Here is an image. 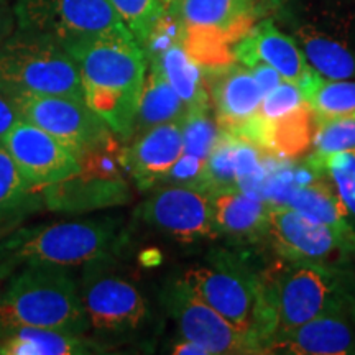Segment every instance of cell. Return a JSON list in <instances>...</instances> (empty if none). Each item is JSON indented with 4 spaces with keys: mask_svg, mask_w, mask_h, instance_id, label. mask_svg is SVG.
<instances>
[{
    "mask_svg": "<svg viewBox=\"0 0 355 355\" xmlns=\"http://www.w3.org/2000/svg\"><path fill=\"white\" fill-rule=\"evenodd\" d=\"M79 66L84 101L122 141L135 130L148 60L130 32L87 38L66 48Z\"/></svg>",
    "mask_w": 355,
    "mask_h": 355,
    "instance_id": "obj_1",
    "label": "cell"
},
{
    "mask_svg": "<svg viewBox=\"0 0 355 355\" xmlns=\"http://www.w3.org/2000/svg\"><path fill=\"white\" fill-rule=\"evenodd\" d=\"M123 243L117 216L44 222L17 227L0 241V261L17 266L76 268L114 257Z\"/></svg>",
    "mask_w": 355,
    "mask_h": 355,
    "instance_id": "obj_2",
    "label": "cell"
},
{
    "mask_svg": "<svg viewBox=\"0 0 355 355\" xmlns=\"http://www.w3.org/2000/svg\"><path fill=\"white\" fill-rule=\"evenodd\" d=\"M38 327L86 336L89 321L69 268L25 265L0 290V332Z\"/></svg>",
    "mask_w": 355,
    "mask_h": 355,
    "instance_id": "obj_3",
    "label": "cell"
},
{
    "mask_svg": "<svg viewBox=\"0 0 355 355\" xmlns=\"http://www.w3.org/2000/svg\"><path fill=\"white\" fill-rule=\"evenodd\" d=\"M184 285L239 329L257 334L265 347L275 332L260 272L245 257L212 248L201 265L183 273ZM268 352V350H266Z\"/></svg>",
    "mask_w": 355,
    "mask_h": 355,
    "instance_id": "obj_4",
    "label": "cell"
},
{
    "mask_svg": "<svg viewBox=\"0 0 355 355\" xmlns=\"http://www.w3.org/2000/svg\"><path fill=\"white\" fill-rule=\"evenodd\" d=\"M0 91L25 96L84 99L79 66L68 50L43 35L15 30L0 44Z\"/></svg>",
    "mask_w": 355,
    "mask_h": 355,
    "instance_id": "obj_5",
    "label": "cell"
},
{
    "mask_svg": "<svg viewBox=\"0 0 355 355\" xmlns=\"http://www.w3.org/2000/svg\"><path fill=\"white\" fill-rule=\"evenodd\" d=\"M260 275L275 332L347 309L339 291L337 266L277 257Z\"/></svg>",
    "mask_w": 355,
    "mask_h": 355,
    "instance_id": "obj_6",
    "label": "cell"
},
{
    "mask_svg": "<svg viewBox=\"0 0 355 355\" xmlns=\"http://www.w3.org/2000/svg\"><path fill=\"white\" fill-rule=\"evenodd\" d=\"M79 291L89 321V332L125 336L139 331L148 319L145 296L115 266L114 257L83 266Z\"/></svg>",
    "mask_w": 355,
    "mask_h": 355,
    "instance_id": "obj_7",
    "label": "cell"
},
{
    "mask_svg": "<svg viewBox=\"0 0 355 355\" xmlns=\"http://www.w3.org/2000/svg\"><path fill=\"white\" fill-rule=\"evenodd\" d=\"M17 30L43 35L64 48L83 40L127 33L109 0H17Z\"/></svg>",
    "mask_w": 355,
    "mask_h": 355,
    "instance_id": "obj_8",
    "label": "cell"
},
{
    "mask_svg": "<svg viewBox=\"0 0 355 355\" xmlns=\"http://www.w3.org/2000/svg\"><path fill=\"white\" fill-rule=\"evenodd\" d=\"M170 316L175 319L183 339L194 340L211 355H261L268 354L257 334L235 327L222 314L198 298L183 279H176L162 293Z\"/></svg>",
    "mask_w": 355,
    "mask_h": 355,
    "instance_id": "obj_9",
    "label": "cell"
},
{
    "mask_svg": "<svg viewBox=\"0 0 355 355\" xmlns=\"http://www.w3.org/2000/svg\"><path fill=\"white\" fill-rule=\"evenodd\" d=\"M266 243L279 259L293 261L339 266L355 255L331 227L308 219L285 204H272Z\"/></svg>",
    "mask_w": 355,
    "mask_h": 355,
    "instance_id": "obj_10",
    "label": "cell"
},
{
    "mask_svg": "<svg viewBox=\"0 0 355 355\" xmlns=\"http://www.w3.org/2000/svg\"><path fill=\"white\" fill-rule=\"evenodd\" d=\"M137 214L146 225L178 242L217 239L211 194L191 186H165L141 204Z\"/></svg>",
    "mask_w": 355,
    "mask_h": 355,
    "instance_id": "obj_11",
    "label": "cell"
},
{
    "mask_svg": "<svg viewBox=\"0 0 355 355\" xmlns=\"http://www.w3.org/2000/svg\"><path fill=\"white\" fill-rule=\"evenodd\" d=\"M15 101L24 121L43 128L68 146L76 157L114 133L84 99L25 96Z\"/></svg>",
    "mask_w": 355,
    "mask_h": 355,
    "instance_id": "obj_12",
    "label": "cell"
},
{
    "mask_svg": "<svg viewBox=\"0 0 355 355\" xmlns=\"http://www.w3.org/2000/svg\"><path fill=\"white\" fill-rule=\"evenodd\" d=\"M2 145L37 189L81 173L78 157L68 146L24 119L7 133Z\"/></svg>",
    "mask_w": 355,
    "mask_h": 355,
    "instance_id": "obj_13",
    "label": "cell"
},
{
    "mask_svg": "<svg viewBox=\"0 0 355 355\" xmlns=\"http://www.w3.org/2000/svg\"><path fill=\"white\" fill-rule=\"evenodd\" d=\"M268 354L349 355L355 354V318L349 309L278 331L266 343Z\"/></svg>",
    "mask_w": 355,
    "mask_h": 355,
    "instance_id": "obj_14",
    "label": "cell"
},
{
    "mask_svg": "<svg viewBox=\"0 0 355 355\" xmlns=\"http://www.w3.org/2000/svg\"><path fill=\"white\" fill-rule=\"evenodd\" d=\"M184 30L219 33L235 44L268 10L266 0H176L166 7Z\"/></svg>",
    "mask_w": 355,
    "mask_h": 355,
    "instance_id": "obj_15",
    "label": "cell"
},
{
    "mask_svg": "<svg viewBox=\"0 0 355 355\" xmlns=\"http://www.w3.org/2000/svg\"><path fill=\"white\" fill-rule=\"evenodd\" d=\"M234 58L245 68L265 63L277 69L283 81L301 87L311 76V68L300 44L273 25L272 20H260L242 40L234 44Z\"/></svg>",
    "mask_w": 355,
    "mask_h": 355,
    "instance_id": "obj_16",
    "label": "cell"
},
{
    "mask_svg": "<svg viewBox=\"0 0 355 355\" xmlns=\"http://www.w3.org/2000/svg\"><path fill=\"white\" fill-rule=\"evenodd\" d=\"M43 207L60 214H87L132 201L130 184L122 180L73 175L40 189Z\"/></svg>",
    "mask_w": 355,
    "mask_h": 355,
    "instance_id": "obj_17",
    "label": "cell"
},
{
    "mask_svg": "<svg viewBox=\"0 0 355 355\" xmlns=\"http://www.w3.org/2000/svg\"><path fill=\"white\" fill-rule=\"evenodd\" d=\"M183 153L181 122H168L132 137L123 146V163L140 191L158 184Z\"/></svg>",
    "mask_w": 355,
    "mask_h": 355,
    "instance_id": "obj_18",
    "label": "cell"
},
{
    "mask_svg": "<svg viewBox=\"0 0 355 355\" xmlns=\"http://www.w3.org/2000/svg\"><path fill=\"white\" fill-rule=\"evenodd\" d=\"M202 76L216 122L222 130H230L259 112L263 94L245 66L235 61L227 66L202 69Z\"/></svg>",
    "mask_w": 355,
    "mask_h": 355,
    "instance_id": "obj_19",
    "label": "cell"
},
{
    "mask_svg": "<svg viewBox=\"0 0 355 355\" xmlns=\"http://www.w3.org/2000/svg\"><path fill=\"white\" fill-rule=\"evenodd\" d=\"M212 217L217 237L232 239L241 243L266 242L272 204L234 186L211 194Z\"/></svg>",
    "mask_w": 355,
    "mask_h": 355,
    "instance_id": "obj_20",
    "label": "cell"
},
{
    "mask_svg": "<svg viewBox=\"0 0 355 355\" xmlns=\"http://www.w3.org/2000/svg\"><path fill=\"white\" fill-rule=\"evenodd\" d=\"M104 350L94 339L61 331L15 327L0 332V355H83Z\"/></svg>",
    "mask_w": 355,
    "mask_h": 355,
    "instance_id": "obj_21",
    "label": "cell"
},
{
    "mask_svg": "<svg viewBox=\"0 0 355 355\" xmlns=\"http://www.w3.org/2000/svg\"><path fill=\"white\" fill-rule=\"evenodd\" d=\"M286 206L311 220L331 227L355 254V229L352 222L347 219L334 186L326 176H321L306 186H296L288 196Z\"/></svg>",
    "mask_w": 355,
    "mask_h": 355,
    "instance_id": "obj_22",
    "label": "cell"
},
{
    "mask_svg": "<svg viewBox=\"0 0 355 355\" xmlns=\"http://www.w3.org/2000/svg\"><path fill=\"white\" fill-rule=\"evenodd\" d=\"M42 209L40 189L28 183L6 146L0 144V241L20 227L26 217Z\"/></svg>",
    "mask_w": 355,
    "mask_h": 355,
    "instance_id": "obj_23",
    "label": "cell"
},
{
    "mask_svg": "<svg viewBox=\"0 0 355 355\" xmlns=\"http://www.w3.org/2000/svg\"><path fill=\"white\" fill-rule=\"evenodd\" d=\"M146 60L162 71L178 96L186 102L188 109L211 107L209 92L204 84L202 68L196 61L191 60L181 42L173 43L165 50L146 56Z\"/></svg>",
    "mask_w": 355,
    "mask_h": 355,
    "instance_id": "obj_24",
    "label": "cell"
},
{
    "mask_svg": "<svg viewBox=\"0 0 355 355\" xmlns=\"http://www.w3.org/2000/svg\"><path fill=\"white\" fill-rule=\"evenodd\" d=\"M188 105L178 96L157 66L148 63L144 89H141L139 114L133 137L168 122H181L188 114Z\"/></svg>",
    "mask_w": 355,
    "mask_h": 355,
    "instance_id": "obj_25",
    "label": "cell"
},
{
    "mask_svg": "<svg viewBox=\"0 0 355 355\" xmlns=\"http://www.w3.org/2000/svg\"><path fill=\"white\" fill-rule=\"evenodd\" d=\"M318 119L308 104L272 121V155L278 158H300L313 145Z\"/></svg>",
    "mask_w": 355,
    "mask_h": 355,
    "instance_id": "obj_26",
    "label": "cell"
},
{
    "mask_svg": "<svg viewBox=\"0 0 355 355\" xmlns=\"http://www.w3.org/2000/svg\"><path fill=\"white\" fill-rule=\"evenodd\" d=\"M298 40L309 66L322 78L340 81L355 76V55L344 44L309 28L301 30Z\"/></svg>",
    "mask_w": 355,
    "mask_h": 355,
    "instance_id": "obj_27",
    "label": "cell"
},
{
    "mask_svg": "<svg viewBox=\"0 0 355 355\" xmlns=\"http://www.w3.org/2000/svg\"><path fill=\"white\" fill-rule=\"evenodd\" d=\"M306 163L331 181L347 219L355 224V150L329 155L313 153L306 158Z\"/></svg>",
    "mask_w": 355,
    "mask_h": 355,
    "instance_id": "obj_28",
    "label": "cell"
},
{
    "mask_svg": "<svg viewBox=\"0 0 355 355\" xmlns=\"http://www.w3.org/2000/svg\"><path fill=\"white\" fill-rule=\"evenodd\" d=\"M306 104L313 109L318 122L355 115V83L322 78L306 99Z\"/></svg>",
    "mask_w": 355,
    "mask_h": 355,
    "instance_id": "obj_29",
    "label": "cell"
},
{
    "mask_svg": "<svg viewBox=\"0 0 355 355\" xmlns=\"http://www.w3.org/2000/svg\"><path fill=\"white\" fill-rule=\"evenodd\" d=\"M234 144L235 137L232 133L220 128L219 139H217L214 148L211 150L209 157L206 159V165H204L201 189L206 191V193L212 194L216 191L237 186Z\"/></svg>",
    "mask_w": 355,
    "mask_h": 355,
    "instance_id": "obj_30",
    "label": "cell"
},
{
    "mask_svg": "<svg viewBox=\"0 0 355 355\" xmlns=\"http://www.w3.org/2000/svg\"><path fill=\"white\" fill-rule=\"evenodd\" d=\"M123 141L115 133L97 145L89 146L78 155L81 173L105 180H122L123 171H127L123 163Z\"/></svg>",
    "mask_w": 355,
    "mask_h": 355,
    "instance_id": "obj_31",
    "label": "cell"
},
{
    "mask_svg": "<svg viewBox=\"0 0 355 355\" xmlns=\"http://www.w3.org/2000/svg\"><path fill=\"white\" fill-rule=\"evenodd\" d=\"M109 2L141 48L152 37L155 26L166 12L163 0H109Z\"/></svg>",
    "mask_w": 355,
    "mask_h": 355,
    "instance_id": "obj_32",
    "label": "cell"
},
{
    "mask_svg": "<svg viewBox=\"0 0 355 355\" xmlns=\"http://www.w3.org/2000/svg\"><path fill=\"white\" fill-rule=\"evenodd\" d=\"M183 152L207 159L220 135V127L211 117V107L189 109L181 121Z\"/></svg>",
    "mask_w": 355,
    "mask_h": 355,
    "instance_id": "obj_33",
    "label": "cell"
},
{
    "mask_svg": "<svg viewBox=\"0 0 355 355\" xmlns=\"http://www.w3.org/2000/svg\"><path fill=\"white\" fill-rule=\"evenodd\" d=\"M314 150L319 155L355 150V115L318 122Z\"/></svg>",
    "mask_w": 355,
    "mask_h": 355,
    "instance_id": "obj_34",
    "label": "cell"
},
{
    "mask_svg": "<svg viewBox=\"0 0 355 355\" xmlns=\"http://www.w3.org/2000/svg\"><path fill=\"white\" fill-rule=\"evenodd\" d=\"M306 104L303 92L295 83L282 81L270 94L261 99L259 112L266 119H278L300 105Z\"/></svg>",
    "mask_w": 355,
    "mask_h": 355,
    "instance_id": "obj_35",
    "label": "cell"
},
{
    "mask_svg": "<svg viewBox=\"0 0 355 355\" xmlns=\"http://www.w3.org/2000/svg\"><path fill=\"white\" fill-rule=\"evenodd\" d=\"M204 165H206V159L183 152L175 165L162 176L158 186H191V188L201 189Z\"/></svg>",
    "mask_w": 355,
    "mask_h": 355,
    "instance_id": "obj_36",
    "label": "cell"
},
{
    "mask_svg": "<svg viewBox=\"0 0 355 355\" xmlns=\"http://www.w3.org/2000/svg\"><path fill=\"white\" fill-rule=\"evenodd\" d=\"M21 121V114L17 101L0 91V144L8 132Z\"/></svg>",
    "mask_w": 355,
    "mask_h": 355,
    "instance_id": "obj_37",
    "label": "cell"
},
{
    "mask_svg": "<svg viewBox=\"0 0 355 355\" xmlns=\"http://www.w3.org/2000/svg\"><path fill=\"white\" fill-rule=\"evenodd\" d=\"M248 69H250V73L254 74L255 81H257V84H259V87H260L261 94H263V97L266 94H270V92H272L273 89L283 81V78L279 76L278 71L273 69L272 66H268L265 63H259V64L252 66V68H248Z\"/></svg>",
    "mask_w": 355,
    "mask_h": 355,
    "instance_id": "obj_38",
    "label": "cell"
},
{
    "mask_svg": "<svg viewBox=\"0 0 355 355\" xmlns=\"http://www.w3.org/2000/svg\"><path fill=\"white\" fill-rule=\"evenodd\" d=\"M337 279H339V291L344 303L355 318V272L345 268L344 265L337 266Z\"/></svg>",
    "mask_w": 355,
    "mask_h": 355,
    "instance_id": "obj_39",
    "label": "cell"
},
{
    "mask_svg": "<svg viewBox=\"0 0 355 355\" xmlns=\"http://www.w3.org/2000/svg\"><path fill=\"white\" fill-rule=\"evenodd\" d=\"M17 30V19L13 7L8 6L7 0H0V44Z\"/></svg>",
    "mask_w": 355,
    "mask_h": 355,
    "instance_id": "obj_40",
    "label": "cell"
},
{
    "mask_svg": "<svg viewBox=\"0 0 355 355\" xmlns=\"http://www.w3.org/2000/svg\"><path fill=\"white\" fill-rule=\"evenodd\" d=\"M171 352L178 355H211L209 350L202 347L201 344L194 343V340H189V339H183V337H181L180 343L175 344V347H173Z\"/></svg>",
    "mask_w": 355,
    "mask_h": 355,
    "instance_id": "obj_41",
    "label": "cell"
},
{
    "mask_svg": "<svg viewBox=\"0 0 355 355\" xmlns=\"http://www.w3.org/2000/svg\"><path fill=\"white\" fill-rule=\"evenodd\" d=\"M140 263L144 266H157L162 263V254L157 248H148L140 254Z\"/></svg>",
    "mask_w": 355,
    "mask_h": 355,
    "instance_id": "obj_42",
    "label": "cell"
},
{
    "mask_svg": "<svg viewBox=\"0 0 355 355\" xmlns=\"http://www.w3.org/2000/svg\"><path fill=\"white\" fill-rule=\"evenodd\" d=\"M13 270H15V266L13 265L7 263V261H0V290H2L3 282H7V279L10 278Z\"/></svg>",
    "mask_w": 355,
    "mask_h": 355,
    "instance_id": "obj_43",
    "label": "cell"
},
{
    "mask_svg": "<svg viewBox=\"0 0 355 355\" xmlns=\"http://www.w3.org/2000/svg\"><path fill=\"white\" fill-rule=\"evenodd\" d=\"M173 2H176V0H163V3H165V6H166V7H170Z\"/></svg>",
    "mask_w": 355,
    "mask_h": 355,
    "instance_id": "obj_44",
    "label": "cell"
},
{
    "mask_svg": "<svg viewBox=\"0 0 355 355\" xmlns=\"http://www.w3.org/2000/svg\"><path fill=\"white\" fill-rule=\"evenodd\" d=\"M7 2H10V0H7Z\"/></svg>",
    "mask_w": 355,
    "mask_h": 355,
    "instance_id": "obj_45",
    "label": "cell"
}]
</instances>
